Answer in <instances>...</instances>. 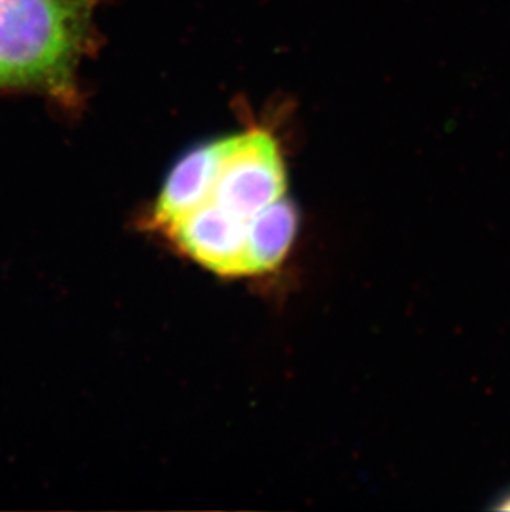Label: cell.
<instances>
[{
	"instance_id": "obj_1",
	"label": "cell",
	"mask_w": 510,
	"mask_h": 512,
	"mask_svg": "<svg viewBox=\"0 0 510 512\" xmlns=\"http://www.w3.org/2000/svg\"><path fill=\"white\" fill-rule=\"evenodd\" d=\"M100 0H0L5 92L35 93L58 107L82 102L80 65L97 47Z\"/></svg>"
},
{
	"instance_id": "obj_2",
	"label": "cell",
	"mask_w": 510,
	"mask_h": 512,
	"mask_svg": "<svg viewBox=\"0 0 510 512\" xmlns=\"http://www.w3.org/2000/svg\"><path fill=\"white\" fill-rule=\"evenodd\" d=\"M285 198L287 171L279 141L270 131L252 128L224 136L211 184L191 211H204L246 232L251 251L255 221Z\"/></svg>"
},
{
	"instance_id": "obj_3",
	"label": "cell",
	"mask_w": 510,
	"mask_h": 512,
	"mask_svg": "<svg viewBox=\"0 0 510 512\" xmlns=\"http://www.w3.org/2000/svg\"><path fill=\"white\" fill-rule=\"evenodd\" d=\"M494 509H510V488L506 489L501 496H497L496 503L492 504Z\"/></svg>"
},
{
	"instance_id": "obj_4",
	"label": "cell",
	"mask_w": 510,
	"mask_h": 512,
	"mask_svg": "<svg viewBox=\"0 0 510 512\" xmlns=\"http://www.w3.org/2000/svg\"><path fill=\"white\" fill-rule=\"evenodd\" d=\"M4 82H2V75H0V93H4Z\"/></svg>"
}]
</instances>
